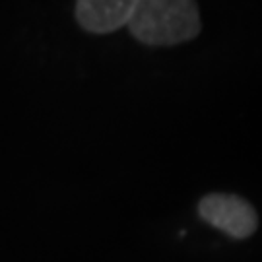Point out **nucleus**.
<instances>
[{
  "label": "nucleus",
  "mask_w": 262,
  "mask_h": 262,
  "mask_svg": "<svg viewBox=\"0 0 262 262\" xmlns=\"http://www.w3.org/2000/svg\"><path fill=\"white\" fill-rule=\"evenodd\" d=\"M126 26L132 35L146 45H177L196 37L200 16L194 2L144 0L134 2Z\"/></svg>",
  "instance_id": "nucleus-1"
},
{
  "label": "nucleus",
  "mask_w": 262,
  "mask_h": 262,
  "mask_svg": "<svg viewBox=\"0 0 262 262\" xmlns=\"http://www.w3.org/2000/svg\"><path fill=\"white\" fill-rule=\"evenodd\" d=\"M200 215L210 225L225 231L235 239H245L256 229V212L239 196L210 194L200 202Z\"/></svg>",
  "instance_id": "nucleus-2"
},
{
  "label": "nucleus",
  "mask_w": 262,
  "mask_h": 262,
  "mask_svg": "<svg viewBox=\"0 0 262 262\" xmlns=\"http://www.w3.org/2000/svg\"><path fill=\"white\" fill-rule=\"evenodd\" d=\"M132 8L130 0H84L76 4V18L88 31L109 33L128 24Z\"/></svg>",
  "instance_id": "nucleus-3"
}]
</instances>
